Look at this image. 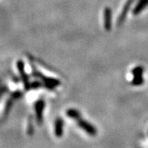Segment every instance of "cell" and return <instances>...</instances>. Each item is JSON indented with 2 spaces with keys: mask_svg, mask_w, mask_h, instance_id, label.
<instances>
[{
  "mask_svg": "<svg viewBox=\"0 0 148 148\" xmlns=\"http://www.w3.org/2000/svg\"><path fill=\"white\" fill-rule=\"evenodd\" d=\"M143 68H142V67H137L132 70L133 77H141V76H143Z\"/></svg>",
  "mask_w": 148,
  "mask_h": 148,
  "instance_id": "obj_10",
  "label": "cell"
},
{
  "mask_svg": "<svg viewBox=\"0 0 148 148\" xmlns=\"http://www.w3.org/2000/svg\"><path fill=\"white\" fill-rule=\"evenodd\" d=\"M44 108H45V102L42 100L38 101L36 103L35 106V110H36V119L38 123L40 124L43 121V112H44Z\"/></svg>",
  "mask_w": 148,
  "mask_h": 148,
  "instance_id": "obj_4",
  "label": "cell"
},
{
  "mask_svg": "<svg viewBox=\"0 0 148 148\" xmlns=\"http://www.w3.org/2000/svg\"><path fill=\"white\" fill-rule=\"evenodd\" d=\"M104 26L106 31H110L112 26V12L110 8H106L104 12Z\"/></svg>",
  "mask_w": 148,
  "mask_h": 148,
  "instance_id": "obj_5",
  "label": "cell"
},
{
  "mask_svg": "<svg viewBox=\"0 0 148 148\" xmlns=\"http://www.w3.org/2000/svg\"><path fill=\"white\" fill-rule=\"evenodd\" d=\"M143 82H144V80H143V76H141V77H134L132 81V84L134 85V86H140V85L143 84Z\"/></svg>",
  "mask_w": 148,
  "mask_h": 148,
  "instance_id": "obj_9",
  "label": "cell"
},
{
  "mask_svg": "<svg viewBox=\"0 0 148 148\" xmlns=\"http://www.w3.org/2000/svg\"><path fill=\"white\" fill-rule=\"evenodd\" d=\"M132 3H133V0H127V2H126L125 5L123 6V8L121 13L119 14V16L118 18V21H117L118 26H121L122 24L123 23V21H125L127 13H128V12L130 10Z\"/></svg>",
  "mask_w": 148,
  "mask_h": 148,
  "instance_id": "obj_3",
  "label": "cell"
},
{
  "mask_svg": "<svg viewBox=\"0 0 148 148\" xmlns=\"http://www.w3.org/2000/svg\"><path fill=\"white\" fill-rule=\"evenodd\" d=\"M54 133L55 136L58 138H60L63 136L64 133V120L60 118H58L55 121L54 124Z\"/></svg>",
  "mask_w": 148,
  "mask_h": 148,
  "instance_id": "obj_6",
  "label": "cell"
},
{
  "mask_svg": "<svg viewBox=\"0 0 148 148\" xmlns=\"http://www.w3.org/2000/svg\"><path fill=\"white\" fill-rule=\"evenodd\" d=\"M77 124L82 129H83L85 132L90 134V136H95L97 133L96 128L93 125H91L90 123L86 122L84 119H77Z\"/></svg>",
  "mask_w": 148,
  "mask_h": 148,
  "instance_id": "obj_2",
  "label": "cell"
},
{
  "mask_svg": "<svg viewBox=\"0 0 148 148\" xmlns=\"http://www.w3.org/2000/svg\"><path fill=\"white\" fill-rule=\"evenodd\" d=\"M16 66H17L18 71H19V73L21 75V80L23 82V84L25 86L26 90H29L31 85H30V82H29L28 76H27V73L25 71V65H24V63L21 60H18L17 63H16Z\"/></svg>",
  "mask_w": 148,
  "mask_h": 148,
  "instance_id": "obj_1",
  "label": "cell"
},
{
  "mask_svg": "<svg viewBox=\"0 0 148 148\" xmlns=\"http://www.w3.org/2000/svg\"><path fill=\"white\" fill-rule=\"evenodd\" d=\"M67 115L69 117V118H72V119H79L80 118V113L79 111H77V110H73V109H70L69 110L67 111Z\"/></svg>",
  "mask_w": 148,
  "mask_h": 148,
  "instance_id": "obj_8",
  "label": "cell"
},
{
  "mask_svg": "<svg viewBox=\"0 0 148 148\" xmlns=\"http://www.w3.org/2000/svg\"><path fill=\"white\" fill-rule=\"evenodd\" d=\"M148 6V0H139L138 4L134 8L132 11V13L134 15H138L141 12H143Z\"/></svg>",
  "mask_w": 148,
  "mask_h": 148,
  "instance_id": "obj_7",
  "label": "cell"
}]
</instances>
